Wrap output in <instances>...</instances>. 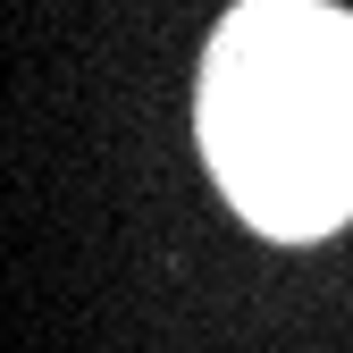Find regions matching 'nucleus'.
I'll use <instances>...</instances> for the list:
<instances>
[{"label": "nucleus", "mask_w": 353, "mask_h": 353, "mask_svg": "<svg viewBox=\"0 0 353 353\" xmlns=\"http://www.w3.org/2000/svg\"><path fill=\"white\" fill-rule=\"evenodd\" d=\"M202 152L261 236L312 244L353 219V17L244 0L202 68Z\"/></svg>", "instance_id": "f257e3e1"}]
</instances>
